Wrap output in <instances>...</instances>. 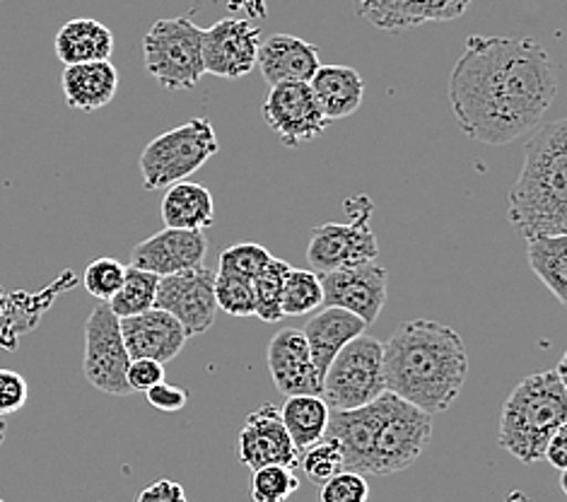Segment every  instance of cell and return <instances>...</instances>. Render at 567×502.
Returning <instances> with one entry per match:
<instances>
[{
	"mask_svg": "<svg viewBox=\"0 0 567 502\" xmlns=\"http://www.w3.org/2000/svg\"><path fill=\"white\" fill-rule=\"evenodd\" d=\"M256 65L268 85L309 83L319 68V49L295 34H271L261 39Z\"/></svg>",
	"mask_w": 567,
	"mask_h": 502,
	"instance_id": "cell-20",
	"label": "cell"
},
{
	"mask_svg": "<svg viewBox=\"0 0 567 502\" xmlns=\"http://www.w3.org/2000/svg\"><path fill=\"white\" fill-rule=\"evenodd\" d=\"M364 3V0H358V6H362Z\"/></svg>",
	"mask_w": 567,
	"mask_h": 502,
	"instance_id": "cell-46",
	"label": "cell"
},
{
	"mask_svg": "<svg viewBox=\"0 0 567 502\" xmlns=\"http://www.w3.org/2000/svg\"><path fill=\"white\" fill-rule=\"evenodd\" d=\"M229 10H239V20L266 18L264 0H229Z\"/></svg>",
	"mask_w": 567,
	"mask_h": 502,
	"instance_id": "cell-43",
	"label": "cell"
},
{
	"mask_svg": "<svg viewBox=\"0 0 567 502\" xmlns=\"http://www.w3.org/2000/svg\"><path fill=\"white\" fill-rule=\"evenodd\" d=\"M0 3H3V0H0Z\"/></svg>",
	"mask_w": 567,
	"mask_h": 502,
	"instance_id": "cell-48",
	"label": "cell"
},
{
	"mask_svg": "<svg viewBox=\"0 0 567 502\" xmlns=\"http://www.w3.org/2000/svg\"><path fill=\"white\" fill-rule=\"evenodd\" d=\"M261 30L247 20L225 18L204 30V71L227 80H239L256 68Z\"/></svg>",
	"mask_w": 567,
	"mask_h": 502,
	"instance_id": "cell-15",
	"label": "cell"
},
{
	"mask_svg": "<svg viewBox=\"0 0 567 502\" xmlns=\"http://www.w3.org/2000/svg\"><path fill=\"white\" fill-rule=\"evenodd\" d=\"M61 90L69 106L78 112H97L116 98L118 71L112 61L65 65Z\"/></svg>",
	"mask_w": 567,
	"mask_h": 502,
	"instance_id": "cell-23",
	"label": "cell"
},
{
	"mask_svg": "<svg viewBox=\"0 0 567 502\" xmlns=\"http://www.w3.org/2000/svg\"><path fill=\"white\" fill-rule=\"evenodd\" d=\"M261 112L268 129L288 147L315 141L329 129V119L321 114L309 83L271 85Z\"/></svg>",
	"mask_w": 567,
	"mask_h": 502,
	"instance_id": "cell-12",
	"label": "cell"
},
{
	"mask_svg": "<svg viewBox=\"0 0 567 502\" xmlns=\"http://www.w3.org/2000/svg\"><path fill=\"white\" fill-rule=\"evenodd\" d=\"M526 262L556 300L567 305V235L526 239Z\"/></svg>",
	"mask_w": 567,
	"mask_h": 502,
	"instance_id": "cell-28",
	"label": "cell"
},
{
	"mask_svg": "<svg viewBox=\"0 0 567 502\" xmlns=\"http://www.w3.org/2000/svg\"><path fill=\"white\" fill-rule=\"evenodd\" d=\"M75 285V276L71 270L53 280L49 288L39 293H10L3 295V307H0V348L3 350H16L20 338L37 329V324L42 321L47 309L53 305V300L61 293H65Z\"/></svg>",
	"mask_w": 567,
	"mask_h": 502,
	"instance_id": "cell-21",
	"label": "cell"
},
{
	"mask_svg": "<svg viewBox=\"0 0 567 502\" xmlns=\"http://www.w3.org/2000/svg\"><path fill=\"white\" fill-rule=\"evenodd\" d=\"M237 459L251 471L271 464L300 467V452L282 426L276 403H264L247 416L237 436Z\"/></svg>",
	"mask_w": 567,
	"mask_h": 502,
	"instance_id": "cell-14",
	"label": "cell"
},
{
	"mask_svg": "<svg viewBox=\"0 0 567 502\" xmlns=\"http://www.w3.org/2000/svg\"><path fill=\"white\" fill-rule=\"evenodd\" d=\"M323 303L321 280L315 270L292 268L288 270L286 283H282V317H305L309 311L319 309Z\"/></svg>",
	"mask_w": 567,
	"mask_h": 502,
	"instance_id": "cell-30",
	"label": "cell"
},
{
	"mask_svg": "<svg viewBox=\"0 0 567 502\" xmlns=\"http://www.w3.org/2000/svg\"><path fill=\"white\" fill-rule=\"evenodd\" d=\"M309 90L329 121H339L355 114L364 98L362 75L348 65H319L309 78Z\"/></svg>",
	"mask_w": 567,
	"mask_h": 502,
	"instance_id": "cell-24",
	"label": "cell"
},
{
	"mask_svg": "<svg viewBox=\"0 0 567 502\" xmlns=\"http://www.w3.org/2000/svg\"><path fill=\"white\" fill-rule=\"evenodd\" d=\"M220 151L218 135L208 119L194 116L186 124L169 129L143 147L141 176L147 192L186 182Z\"/></svg>",
	"mask_w": 567,
	"mask_h": 502,
	"instance_id": "cell-6",
	"label": "cell"
},
{
	"mask_svg": "<svg viewBox=\"0 0 567 502\" xmlns=\"http://www.w3.org/2000/svg\"><path fill=\"white\" fill-rule=\"evenodd\" d=\"M145 397H147V403L162 413L182 411L188 403V391L177 385H169V382H159L153 389H147Z\"/></svg>",
	"mask_w": 567,
	"mask_h": 502,
	"instance_id": "cell-40",
	"label": "cell"
},
{
	"mask_svg": "<svg viewBox=\"0 0 567 502\" xmlns=\"http://www.w3.org/2000/svg\"><path fill=\"white\" fill-rule=\"evenodd\" d=\"M124 274H126V266L110 259V256H102V259L92 262L85 268V290L97 297L100 303H110L112 297L121 290V285H124Z\"/></svg>",
	"mask_w": 567,
	"mask_h": 502,
	"instance_id": "cell-36",
	"label": "cell"
},
{
	"mask_svg": "<svg viewBox=\"0 0 567 502\" xmlns=\"http://www.w3.org/2000/svg\"><path fill=\"white\" fill-rule=\"evenodd\" d=\"M136 502H188L182 483L172 479H157L143 488Z\"/></svg>",
	"mask_w": 567,
	"mask_h": 502,
	"instance_id": "cell-41",
	"label": "cell"
},
{
	"mask_svg": "<svg viewBox=\"0 0 567 502\" xmlns=\"http://www.w3.org/2000/svg\"><path fill=\"white\" fill-rule=\"evenodd\" d=\"M157 285H159V278L151 274V270L126 266L124 285H121V290L106 305H110V309L118 319L141 315V311L155 307Z\"/></svg>",
	"mask_w": 567,
	"mask_h": 502,
	"instance_id": "cell-29",
	"label": "cell"
},
{
	"mask_svg": "<svg viewBox=\"0 0 567 502\" xmlns=\"http://www.w3.org/2000/svg\"><path fill=\"white\" fill-rule=\"evenodd\" d=\"M215 303L229 317H254L256 300H254V285L247 278L227 276L215 270Z\"/></svg>",
	"mask_w": 567,
	"mask_h": 502,
	"instance_id": "cell-34",
	"label": "cell"
},
{
	"mask_svg": "<svg viewBox=\"0 0 567 502\" xmlns=\"http://www.w3.org/2000/svg\"><path fill=\"white\" fill-rule=\"evenodd\" d=\"M268 372L274 385L286 397L317 393L321 397V377L312 362V352L305 341L302 329H280L268 344Z\"/></svg>",
	"mask_w": 567,
	"mask_h": 502,
	"instance_id": "cell-17",
	"label": "cell"
},
{
	"mask_svg": "<svg viewBox=\"0 0 567 502\" xmlns=\"http://www.w3.org/2000/svg\"><path fill=\"white\" fill-rule=\"evenodd\" d=\"M364 331H368V324L341 307H323L315 317H309L302 327V334L309 352H312V362L319 377L327 372L336 352Z\"/></svg>",
	"mask_w": 567,
	"mask_h": 502,
	"instance_id": "cell-22",
	"label": "cell"
},
{
	"mask_svg": "<svg viewBox=\"0 0 567 502\" xmlns=\"http://www.w3.org/2000/svg\"><path fill=\"white\" fill-rule=\"evenodd\" d=\"M3 295H6V293H3V290H0V307H3Z\"/></svg>",
	"mask_w": 567,
	"mask_h": 502,
	"instance_id": "cell-45",
	"label": "cell"
},
{
	"mask_svg": "<svg viewBox=\"0 0 567 502\" xmlns=\"http://www.w3.org/2000/svg\"><path fill=\"white\" fill-rule=\"evenodd\" d=\"M471 8V0H364L358 16L377 30L403 32L427 22H452Z\"/></svg>",
	"mask_w": 567,
	"mask_h": 502,
	"instance_id": "cell-19",
	"label": "cell"
},
{
	"mask_svg": "<svg viewBox=\"0 0 567 502\" xmlns=\"http://www.w3.org/2000/svg\"><path fill=\"white\" fill-rule=\"evenodd\" d=\"M6 436H8V423H6V418H0V447H3Z\"/></svg>",
	"mask_w": 567,
	"mask_h": 502,
	"instance_id": "cell-44",
	"label": "cell"
},
{
	"mask_svg": "<svg viewBox=\"0 0 567 502\" xmlns=\"http://www.w3.org/2000/svg\"><path fill=\"white\" fill-rule=\"evenodd\" d=\"M507 218L524 239L567 235V119L532 131Z\"/></svg>",
	"mask_w": 567,
	"mask_h": 502,
	"instance_id": "cell-3",
	"label": "cell"
},
{
	"mask_svg": "<svg viewBox=\"0 0 567 502\" xmlns=\"http://www.w3.org/2000/svg\"><path fill=\"white\" fill-rule=\"evenodd\" d=\"M159 215L165 227L177 229H198L204 233L215 221V201L210 188L194 182H179L167 186L162 196Z\"/></svg>",
	"mask_w": 567,
	"mask_h": 502,
	"instance_id": "cell-26",
	"label": "cell"
},
{
	"mask_svg": "<svg viewBox=\"0 0 567 502\" xmlns=\"http://www.w3.org/2000/svg\"><path fill=\"white\" fill-rule=\"evenodd\" d=\"M126 382L131 391H147L155 385L165 382V365L155 362V360H131L128 370H126Z\"/></svg>",
	"mask_w": 567,
	"mask_h": 502,
	"instance_id": "cell-39",
	"label": "cell"
},
{
	"mask_svg": "<svg viewBox=\"0 0 567 502\" xmlns=\"http://www.w3.org/2000/svg\"><path fill=\"white\" fill-rule=\"evenodd\" d=\"M297 491H300V479L290 467H261L251 477L254 502H288Z\"/></svg>",
	"mask_w": 567,
	"mask_h": 502,
	"instance_id": "cell-32",
	"label": "cell"
},
{
	"mask_svg": "<svg viewBox=\"0 0 567 502\" xmlns=\"http://www.w3.org/2000/svg\"><path fill=\"white\" fill-rule=\"evenodd\" d=\"M384 389L427 416L450 409L468 375V356L456 329L413 319L382 344Z\"/></svg>",
	"mask_w": 567,
	"mask_h": 502,
	"instance_id": "cell-2",
	"label": "cell"
},
{
	"mask_svg": "<svg viewBox=\"0 0 567 502\" xmlns=\"http://www.w3.org/2000/svg\"><path fill=\"white\" fill-rule=\"evenodd\" d=\"M377 420L368 477H391L415 464L432 438V416L417 406L382 391L374 399Z\"/></svg>",
	"mask_w": 567,
	"mask_h": 502,
	"instance_id": "cell-5",
	"label": "cell"
},
{
	"mask_svg": "<svg viewBox=\"0 0 567 502\" xmlns=\"http://www.w3.org/2000/svg\"><path fill=\"white\" fill-rule=\"evenodd\" d=\"M143 61L162 90H194L204 71V30L188 18L157 20L143 37Z\"/></svg>",
	"mask_w": 567,
	"mask_h": 502,
	"instance_id": "cell-7",
	"label": "cell"
},
{
	"mask_svg": "<svg viewBox=\"0 0 567 502\" xmlns=\"http://www.w3.org/2000/svg\"><path fill=\"white\" fill-rule=\"evenodd\" d=\"M118 321L121 319L106 303H100L90 311L85 321L83 372L97 391L112 393V397H128V393H133L126 382L131 358Z\"/></svg>",
	"mask_w": 567,
	"mask_h": 502,
	"instance_id": "cell-10",
	"label": "cell"
},
{
	"mask_svg": "<svg viewBox=\"0 0 567 502\" xmlns=\"http://www.w3.org/2000/svg\"><path fill=\"white\" fill-rule=\"evenodd\" d=\"M321 502H368L370 500V483L355 471L343 469L333 479L321 483Z\"/></svg>",
	"mask_w": 567,
	"mask_h": 502,
	"instance_id": "cell-37",
	"label": "cell"
},
{
	"mask_svg": "<svg viewBox=\"0 0 567 502\" xmlns=\"http://www.w3.org/2000/svg\"><path fill=\"white\" fill-rule=\"evenodd\" d=\"M556 94L550 53L529 37H468L450 73L456 124L485 145H507L536 131Z\"/></svg>",
	"mask_w": 567,
	"mask_h": 502,
	"instance_id": "cell-1",
	"label": "cell"
},
{
	"mask_svg": "<svg viewBox=\"0 0 567 502\" xmlns=\"http://www.w3.org/2000/svg\"><path fill=\"white\" fill-rule=\"evenodd\" d=\"M271 259H274L271 252L261 247V244L241 242V244H235V247H227L220 254L218 274L254 280Z\"/></svg>",
	"mask_w": 567,
	"mask_h": 502,
	"instance_id": "cell-33",
	"label": "cell"
},
{
	"mask_svg": "<svg viewBox=\"0 0 567 502\" xmlns=\"http://www.w3.org/2000/svg\"><path fill=\"white\" fill-rule=\"evenodd\" d=\"M288 270H290V264L274 256L261 274L251 280L254 300H256L254 317H259L266 324H278L282 319L280 300H282V283H286Z\"/></svg>",
	"mask_w": 567,
	"mask_h": 502,
	"instance_id": "cell-31",
	"label": "cell"
},
{
	"mask_svg": "<svg viewBox=\"0 0 567 502\" xmlns=\"http://www.w3.org/2000/svg\"><path fill=\"white\" fill-rule=\"evenodd\" d=\"M300 467L305 471V477L312 483H319V485L327 483L329 479L336 477V473H341L346 469L341 447L331 438L323 436L317 444L307 447V450L300 454Z\"/></svg>",
	"mask_w": 567,
	"mask_h": 502,
	"instance_id": "cell-35",
	"label": "cell"
},
{
	"mask_svg": "<svg viewBox=\"0 0 567 502\" xmlns=\"http://www.w3.org/2000/svg\"><path fill=\"white\" fill-rule=\"evenodd\" d=\"M30 399V385L16 370H0V418H8L24 409Z\"/></svg>",
	"mask_w": 567,
	"mask_h": 502,
	"instance_id": "cell-38",
	"label": "cell"
},
{
	"mask_svg": "<svg viewBox=\"0 0 567 502\" xmlns=\"http://www.w3.org/2000/svg\"><path fill=\"white\" fill-rule=\"evenodd\" d=\"M567 426V385L550 368L524 377L509 393L499 416L497 444L522 464L544 459L548 440Z\"/></svg>",
	"mask_w": 567,
	"mask_h": 502,
	"instance_id": "cell-4",
	"label": "cell"
},
{
	"mask_svg": "<svg viewBox=\"0 0 567 502\" xmlns=\"http://www.w3.org/2000/svg\"><path fill=\"white\" fill-rule=\"evenodd\" d=\"M544 459H548L550 467H556L560 473L567 469V426H563L556 436H553L544 450Z\"/></svg>",
	"mask_w": 567,
	"mask_h": 502,
	"instance_id": "cell-42",
	"label": "cell"
},
{
	"mask_svg": "<svg viewBox=\"0 0 567 502\" xmlns=\"http://www.w3.org/2000/svg\"><path fill=\"white\" fill-rule=\"evenodd\" d=\"M384 389L382 344L372 336H358L346 344L321 377V399L333 411H353L374 401Z\"/></svg>",
	"mask_w": 567,
	"mask_h": 502,
	"instance_id": "cell-8",
	"label": "cell"
},
{
	"mask_svg": "<svg viewBox=\"0 0 567 502\" xmlns=\"http://www.w3.org/2000/svg\"><path fill=\"white\" fill-rule=\"evenodd\" d=\"M0 502H6V500H0Z\"/></svg>",
	"mask_w": 567,
	"mask_h": 502,
	"instance_id": "cell-47",
	"label": "cell"
},
{
	"mask_svg": "<svg viewBox=\"0 0 567 502\" xmlns=\"http://www.w3.org/2000/svg\"><path fill=\"white\" fill-rule=\"evenodd\" d=\"M331 409L317 393H300V397H288L280 406V420L286 426L297 452H305L307 447L317 444L327 436Z\"/></svg>",
	"mask_w": 567,
	"mask_h": 502,
	"instance_id": "cell-27",
	"label": "cell"
},
{
	"mask_svg": "<svg viewBox=\"0 0 567 502\" xmlns=\"http://www.w3.org/2000/svg\"><path fill=\"white\" fill-rule=\"evenodd\" d=\"M350 223H327L312 229V237L307 244V262L317 270V276L331 274L350 266L370 264L380 254L370 215L374 211L368 196H353L346 201Z\"/></svg>",
	"mask_w": 567,
	"mask_h": 502,
	"instance_id": "cell-9",
	"label": "cell"
},
{
	"mask_svg": "<svg viewBox=\"0 0 567 502\" xmlns=\"http://www.w3.org/2000/svg\"><path fill=\"white\" fill-rule=\"evenodd\" d=\"M155 307L177 319L188 338L206 334L213 327L215 315H218V303H215V270L198 266L192 270H182V274L159 278Z\"/></svg>",
	"mask_w": 567,
	"mask_h": 502,
	"instance_id": "cell-11",
	"label": "cell"
},
{
	"mask_svg": "<svg viewBox=\"0 0 567 502\" xmlns=\"http://www.w3.org/2000/svg\"><path fill=\"white\" fill-rule=\"evenodd\" d=\"M208 252V237L198 229H177L165 227L138 242L131 249V264L141 270H151L157 278L182 274V270H192L204 266Z\"/></svg>",
	"mask_w": 567,
	"mask_h": 502,
	"instance_id": "cell-16",
	"label": "cell"
},
{
	"mask_svg": "<svg viewBox=\"0 0 567 502\" xmlns=\"http://www.w3.org/2000/svg\"><path fill=\"white\" fill-rule=\"evenodd\" d=\"M321 307H341L362 319L368 327L380 319L386 303V268L380 264H360L331 274H321Z\"/></svg>",
	"mask_w": 567,
	"mask_h": 502,
	"instance_id": "cell-13",
	"label": "cell"
},
{
	"mask_svg": "<svg viewBox=\"0 0 567 502\" xmlns=\"http://www.w3.org/2000/svg\"><path fill=\"white\" fill-rule=\"evenodd\" d=\"M118 324L131 360L145 358L165 365L177 358L188 341L182 324L157 307L124 317Z\"/></svg>",
	"mask_w": 567,
	"mask_h": 502,
	"instance_id": "cell-18",
	"label": "cell"
},
{
	"mask_svg": "<svg viewBox=\"0 0 567 502\" xmlns=\"http://www.w3.org/2000/svg\"><path fill=\"white\" fill-rule=\"evenodd\" d=\"M53 49L63 65L110 61L114 53V34L100 20L75 18L61 27L53 39Z\"/></svg>",
	"mask_w": 567,
	"mask_h": 502,
	"instance_id": "cell-25",
	"label": "cell"
}]
</instances>
